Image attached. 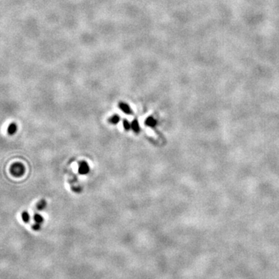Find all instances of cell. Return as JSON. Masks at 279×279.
<instances>
[{"label": "cell", "mask_w": 279, "mask_h": 279, "mask_svg": "<svg viewBox=\"0 0 279 279\" xmlns=\"http://www.w3.org/2000/svg\"><path fill=\"white\" fill-rule=\"evenodd\" d=\"M25 171H26L25 167L22 163H18V162L14 163L10 167V172L12 175L17 178L23 176L25 173Z\"/></svg>", "instance_id": "6da1fadb"}, {"label": "cell", "mask_w": 279, "mask_h": 279, "mask_svg": "<svg viewBox=\"0 0 279 279\" xmlns=\"http://www.w3.org/2000/svg\"><path fill=\"white\" fill-rule=\"evenodd\" d=\"M119 121H120V116H118V115H114L112 117H110V119H109V122L113 125L117 124Z\"/></svg>", "instance_id": "52a82bcc"}, {"label": "cell", "mask_w": 279, "mask_h": 279, "mask_svg": "<svg viewBox=\"0 0 279 279\" xmlns=\"http://www.w3.org/2000/svg\"><path fill=\"white\" fill-rule=\"evenodd\" d=\"M119 109L123 112L124 113L127 114V115H131L133 114V110L131 109V108L129 106L128 104L126 103H124V102H120L119 104Z\"/></svg>", "instance_id": "3957f363"}, {"label": "cell", "mask_w": 279, "mask_h": 279, "mask_svg": "<svg viewBox=\"0 0 279 279\" xmlns=\"http://www.w3.org/2000/svg\"><path fill=\"white\" fill-rule=\"evenodd\" d=\"M46 206H47V202H46V201H45L44 199H42V200H41V201L37 203V209L41 211V210H43V209H45Z\"/></svg>", "instance_id": "ba28073f"}, {"label": "cell", "mask_w": 279, "mask_h": 279, "mask_svg": "<svg viewBox=\"0 0 279 279\" xmlns=\"http://www.w3.org/2000/svg\"><path fill=\"white\" fill-rule=\"evenodd\" d=\"M123 126L124 129H126V131H128V130H129L131 129V123L127 119H124L123 121Z\"/></svg>", "instance_id": "8fae6325"}, {"label": "cell", "mask_w": 279, "mask_h": 279, "mask_svg": "<svg viewBox=\"0 0 279 279\" xmlns=\"http://www.w3.org/2000/svg\"><path fill=\"white\" fill-rule=\"evenodd\" d=\"M145 124H146V126H149V127L153 128V127H155V126H157V121L153 117H152V116H149V117H147V118L146 119V120H145Z\"/></svg>", "instance_id": "277c9868"}, {"label": "cell", "mask_w": 279, "mask_h": 279, "mask_svg": "<svg viewBox=\"0 0 279 279\" xmlns=\"http://www.w3.org/2000/svg\"><path fill=\"white\" fill-rule=\"evenodd\" d=\"M22 220L24 223H29V221L30 220V216L27 212H23L22 213Z\"/></svg>", "instance_id": "30bf717a"}, {"label": "cell", "mask_w": 279, "mask_h": 279, "mask_svg": "<svg viewBox=\"0 0 279 279\" xmlns=\"http://www.w3.org/2000/svg\"><path fill=\"white\" fill-rule=\"evenodd\" d=\"M33 220L35 221V223H39V224H41L43 222V218L42 217L41 215L40 214H35L33 216Z\"/></svg>", "instance_id": "9c48e42d"}, {"label": "cell", "mask_w": 279, "mask_h": 279, "mask_svg": "<svg viewBox=\"0 0 279 279\" xmlns=\"http://www.w3.org/2000/svg\"><path fill=\"white\" fill-rule=\"evenodd\" d=\"M32 228H33V230H35V231L40 230H41V224L35 223L33 225V226H32Z\"/></svg>", "instance_id": "7c38bea8"}, {"label": "cell", "mask_w": 279, "mask_h": 279, "mask_svg": "<svg viewBox=\"0 0 279 279\" xmlns=\"http://www.w3.org/2000/svg\"><path fill=\"white\" fill-rule=\"evenodd\" d=\"M90 171V167L86 161H82L78 166V173L81 175H85Z\"/></svg>", "instance_id": "7a4b0ae2"}, {"label": "cell", "mask_w": 279, "mask_h": 279, "mask_svg": "<svg viewBox=\"0 0 279 279\" xmlns=\"http://www.w3.org/2000/svg\"><path fill=\"white\" fill-rule=\"evenodd\" d=\"M17 131V126L15 123H10L9 126H8V129H7V132L9 135H13L16 133Z\"/></svg>", "instance_id": "8992f818"}, {"label": "cell", "mask_w": 279, "mask_h": 279, "mask_svg": "<svg viewBox=\"0 0 279 279\" xmlns=\"http://www.w3.org/2000/svg\"><path fill=\"white\" fill-rule=\"evenodd\" d=\"M131 129L135 133H139L140 130V127L139 125V122L137 119H134L132 123H131Z\"/></svg>", "instance_id": "5b68a950"}]
</instances>
